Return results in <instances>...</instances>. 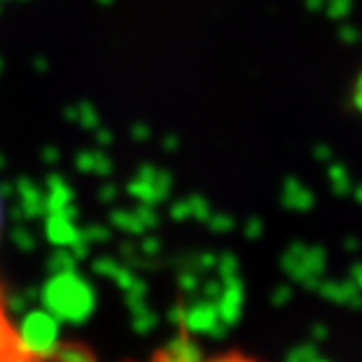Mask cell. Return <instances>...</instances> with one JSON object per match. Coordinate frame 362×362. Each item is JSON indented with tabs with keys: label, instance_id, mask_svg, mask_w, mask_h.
<instances>
[{
	"label": "cell",
	"instance_id": "1",
	"mask_svg": "<svg viewBox=\"0 0 362 362\" xmlns=\"http://www.w3.org/2000/svg\"><path fill=\"white\" fill-rule=\"evenodd\" d=\"M141 362H267L259 356H252L241 349H225V351H208L202 341H194L187 329L175 334L171 341L159 346L148 358Z\"/></svg>",
	"mask_w": 362,
	"mask_h": 362
},
{
	"label": "cell",
	"instance_id": "2",
	"mask_svg": "<svg viewBox=\"0 0 362 362\" xmlns=\"http://www.w3.org/2000/svg\"><path fill=\"white\" fill-rule=\"evenodd\" d=\"M35 353V346L21 334L17 322L12 320L10 311H7L3 288H0V362H14Z\"/></svg>",
	"mask_w": 362,
	"mask_h": 362
},
{
	"label": "cell",
	"instance_id": "3",
	"mask_svg": "<svg viewBox=\"0 0 362 362\" xmlns=\"http://www.w3.org/2000/svg\"><path fill=\"white\" fill-rule=\"evenodd\" d=\"M14 362H98V358L89 346L80 341H57L47 349H35V353Z\"/></svg>",
	"mask_w": 362,
	"mask_h": 362
},
{
	"label": "cell",
	"instance_id": "4",
	"mask_svg": "<svg viewBox=\"0 0 362 362\" xmlns=\"http://www.w3.org/2000/svg\"><path fill=\"white\" fill-rule=\"evenodd\" d=\"M0 238H3V202H0Z\"/></svg>",
	"mask_w": 362,
	"mask_h": 362
}]
</instances>
